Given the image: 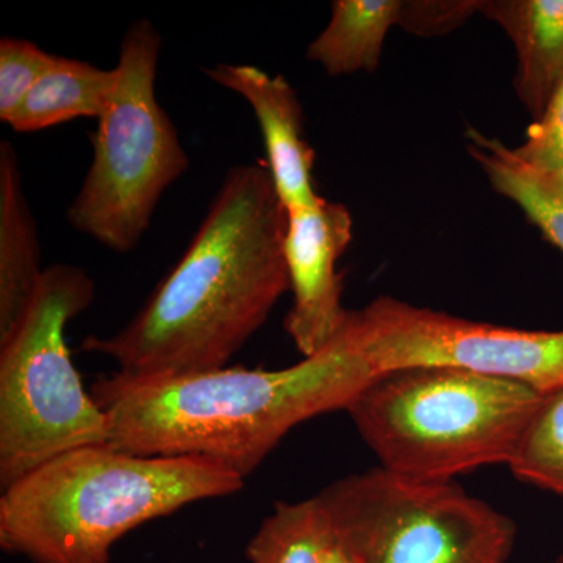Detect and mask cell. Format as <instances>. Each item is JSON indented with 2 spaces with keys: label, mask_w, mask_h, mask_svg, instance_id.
Instances as JSON below:
<instances>
[{
  "label": "cell",
  "mask_w": 563,
  "mask_h": 563,
  "mask_svg": "<svg viewBox=\"0 0 563 563\" xmlns=\"http://www.w3.org/2000/svg\"><path fill=\"white\" fill-rule=\"evenodd\" d=\"M287 224L266 162L235 166L143 309L120 332L88 336L81 350L111 358L128 379L225 368L290 291Z\"/></svg>",
  "instance_id": "cell-1"
},
{
  "label": "cell",
  "mask_w": 563,
  "mask_h": 563,
  "mask_svg": "<svg viewBox=\"0 0 563 563\" xmlns=\"http://www.w3.org/2000/svg\"><path fill=\"white\" fill-rule=\"evenodd\" d=\"M376 376L344 328L325 350L282 369L98 380L109 444L147 457H199L246 479L296 426L344 410Z\"/></svg>",
  "instance_id": "cell-2"
},
{
  "label": "cell",
  "mask_w": 563,
  "mask_h": 563,
  "mask_svg": "<svg viewBox=\"0 0 563 563\" xmlns=\"http://www.w3.org/2000/svg\"><path fill=\"white\" fill-rule=\"evenodd\" d=\"M243 485L206 459L79 448L3 488L0 547L35 563H110L114 543L133 529Z\"/></svg>",
  "instance_id": "cell-3"
},
{
  "label": "cell",
  "mask_w": 563,
  "mask_h": 563,
  "mask_svg": "<svg viewBox=\"0 0 563 563\" xmlns=\"http://www.w3.org/2000/svg\"><path fill=\"white\" fill-rule=\"evenodd\" d=\"M542 399L514 380L421 366L374 377L344 412L387 472L454 481L509 465Z\"/></svg>",
  "instance_id": "cell-4"
},
{
  "label": "cell",
  "mask_w": 563,
  "mask_h": 563,
  "mask_svg": "<svg viewBox=\"0 0 563 563\" xmlns=\"http://www.w3.org/2000/svg\"><path fill=\"white\" fill-rule=\"evenodd\" d=\"M95 299L84 269H44L27 312L0 343V485L79 448L109 444V417L85 390L66 325Z\"/></svg>",
  "instance_id": "cell-5"
},
{
  "label": "cell",
  "mask_w": 563,
  "mask_h": 563,
  "mask_svg": "<svg viewBox=\"0 0 563 563\" xmlns=\"http://www.w3.org/2000/svg\"><path fill=\"white\" fill-rule=\"evenodd\" d=\"M161 49L151 21H135L124 33L117 88L92 136L90 169L68 209L77 232L114 252L140 243L163 192L190 163L155 96Z\"/></svg>",
  "instance_id": "cell-6"
},
{
  "label": "cell",
  "mask_w": 563,
  "mask_h": 563,
  "mask_svg": "<svg viewBox=\"0 0 563 563\" xmlns=\"http://www.w3.org/2000/svg\"><path fill=\"white\" fill-rule=\"evenodd\" d=\"M336 539L361 563H507L515 526L454 481H417L383 466L318 493Z\"/></svg>",
  "instance_id": "cell-7"
},
{
  "label": "cell",
  "mask_w": 563,
  "mask_h": 563,
  "mask_svg": "<svg viewBox=\"0 0 563 563\" xmlns=\"http://www.w3.org/2000/svg\"><path fill=\"white\" fill-rule=\"evenodd\" d=\"M344 331L376 376L396 369L448 366L563 390V331H525L437 312L379 296L350 310Z\"/></svg>",
  "instance_id": "cell-8"
},
{
  "label": "cell",
  "mask_w": 563,
  "mask_h": 563,
  "mask_svg": "<svg viewBox=\"0 0 563 563\" xmlns=\"http://www.w3.org/2000/svg\"><path fill=\"white\" fill-rule=\"evenodd\" d=\"M351 240L352 217L343 203L320 198L314 206L288 210L284 252L292 306L285 331L302 357L325 350L346 324L344 274L336 265Z\"/></svg>",
  "instance_id": "cell-9"
},
{
  "label": "cell",
  "mask_w": 563,
  "mask_h": 563,
  "mask_svg": "<svg viewBox=\"0 0 563 563\" xmlns=\"http://www.w3.org/2000/svg\"><path fill=\"white\" fill-rule=\"evenodd\" d=\"M207 77L250 102L265 141L266 165L285 209L314 206V151L303 139V113L295 88L284 76H269L251 65H221Z\"/></svg>",
  "instance_id": "cell-10"
},
{
  "label": "cell",
  "mask_w": 563,
  "mask_h": 563,
  "mask_svg": "<svg viewBox=\"0 0 563 563\" xmlns=\"http://www.w3.org/2000/svg\"><path fill=\"white\" fill-rule=\"evenodd\" d=\"M481 14L512 41L515 91L539 120L563 80V0H488Z\"/></svg>",
  "instance_id": "cell-11"
},
{
  "label": "cell",
  "mask_w": 563,
  "mask_h": 563,
  "mask_svg": "<svg viewBox=\"0 0 563 563\" xmlns=\"http://www.w3.org/2000/svg\"><path fill=\"white\" fill-rule=\"evenodd\" d=\"M35 221L25 199L20 161L0 143V343L10 339L31 306L44 269Z\"/></svg>",
  "instance_id": "cell-12"
},
{
  "label": "cell",
  "mask_w": 563,
  "mask_h": 563,
  "mask_svg": "<svg viewBox=\"0 0 563 563\" xmlns=\"http://www.w3.org/2000/svg\"><path fill=\"white\" fill-rule=\"evenodd\" d=\"M118 84L117 66L102 69L90 63L57 55L54 65L29 92L7 122L13 131L31 133L77 118L99 120Z\"/></svg>",
  "instance_id": "cell-13"
},
{
  "label": "cell",
  "mask_w": 563,
  "mask_h": 563,
  "mask_svg": "<svg viewBox=\"0 0 563 563\" xmlns=\"http://www.w3.org/2000/svg\"><path fill=\"white\" fill-rule=\"evenodd\" d=\"M324 31L309 44L307 60L329 76L374 73L388 32L398 25L399 0H335Z\"/></svg>",
  "instance_id": "cell-14"
},
{
  "label": "cell",
  "mask_w": 563,
  "mask_h": 563,
  "mask_svg": "<svg viewBox=\"0 0 563 563\" xmlns=\"http://www.w3.org/2000/svg\"><path fill=\"white\" fill-rule=\"evenodd\" d=\"M465 136L470 155L495 191L517 203L544 239L563 252V191L537 176L501 140L473 128Z\"/></svg>",
  "instance_id": "cell-15"
},
{
  "label": "cell",
  "mask_w": 563,
  "mask_h": 563,
  "mask_svg": "<svg viewBox=\"0 0 563 563\" xmlns=\"http://www.w3.org/2000/svg\"><path fill=\"white\" fill-rule=\"evenodd\" d=\"M336 542L331 517L317 496L279 503L246 548L250 563H324Z\"/></svg>",
  "instance_id": "cell-16"
},
{
  "label": "cell",
  "mask_w": 563,
  "mask_h": 563,
  "mask_svg": "<svg viewBox=\"0 0 563 563\" xmlns=\"http://www.w3.org/2000/svg\"><path fill=\"white\" fill-rule=\"evenodd\" d=\"M507 466L518 481L563 501V390L543 395Z\"/></svg>",
  "instance_id": "cell-17"
},
{
  "label": "cell",
  "mask_w": 563,
  "mask_h": 563,
  "mask_svg": "<svg viewBox=\"0 0 563 563\" xmlns=\"http://www.w3.org/2000/svg\"><path fill=\"white\" fill-rule=\"evenodd\" d=\"M57 55L47 54L27 40L0 41V120L9 122Z\"/></svg>",
  "instance_id": "cell-18"
},
{
  "label": "cell",
  "mask_w": 563,
  "mask_h": 563,
  "mask_svg": "<svg viewBox=\"0 0 563 563\" xmlns=\"http://www.w3.org/2000/svg\"><path fill=\"white\" fill-rule=\"evenodd\" d=\"M514 151L537 176L563 191V80L542 117L529 125L523 144Z\"/></svg>",
  "instance_id": "cell-19"
},
{
  "label": "cell",
  "mask_w": 563,
  "mask_h": 563,
  "mask_svg": "<svg viewBox=\"0 0 563 563\" xmlns=\"http://www.w3.org/2000/svg\"><path fill=\"white\" fill-rule=\"evenodd\" d=\"M483 0H410L401 2L398 27L420 36H439L455 31L473 14L481 13Z\"/></svg>",
  "instance_id": "cell-20"
},
{
  "label": "cell",
  "mask_w": 563,
  "mask_h": 563,
  "mask_svg": "<svg viewBox=\"0 0 563 563\" xmlns=\"http://www.w3.org/2000/svg\"><path fill=\"white\" fill-rule=\"evenodd\" d=\"M324 563H361V561L355 558V554L352 553L350 548L344 547V544L336 539Z\"/></svg>",
  "instance_id": "cell-21"
},
{
  "label": "cell",
  "mask_w": 563,
  "mask_h": 563,
  "mask_svg": "<svg viewBox=\"0 0 563 563\" xmlns=\"http://www.w3.org/2000/svg\"><path fill=\"white\" fill-rule=\"evenodd\" d=\"M554 563H563V553L561 555H559L558 559H555Z\"/></svg>",
  "instance_id": "cell-22"
}]
</instances>
